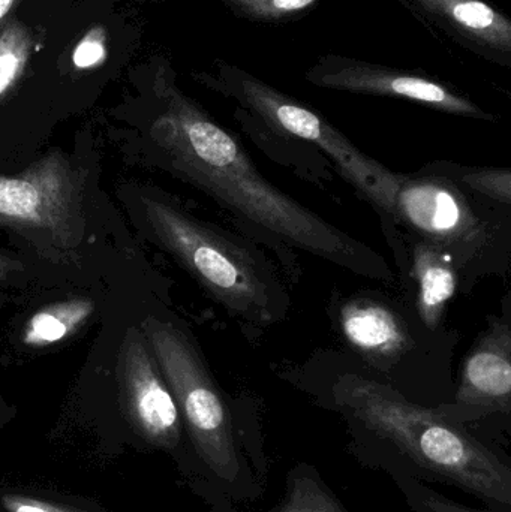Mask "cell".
Segmentation results:
<instances>
[{
	"label": "cell",
	"instance_id": "6da1fadb",
	"mask_svg": "<svg viewBox=\"0 0 511 512\" xmlns=\"http://www.w3.org/2000/svg\"><path fill=\"white\" fill-rule=\"evenodd\" d=\"M155 95L161 108L147 137L159 167L276 248L300 249L357 276L392 282L383 256L269 182L239 138L180 92L167 72L156 75Z\"/></svg>",
	"mask_w": 511,
	"mask_h": 512
},
{
	"label": "cell",
	"instance_id": "7a4b0ae2",
	"mask_svg": "<svg viewBox=\"0 0 511 512\" xmlns=\"http://www.w3.org/2000/svg\"><path fill=\"white\" fill-rule=\"evenodd\" d=\"M332 394L348 417L428 477L489 504L510 507V466L449 415L416 405L390 385L359 375L339 376Z\"/></svg>",
	"mask_w": 511,
	"mask_h": 512
},
{
	"label": "cell",
	"instance_id": "3957f363",
	"mask_svg": "<svg viewBox=\"0 0 511 512\" xmlns=\"http://www.w3.org/2000/svg\"><path fill=\"white\" fill-rule=\"evenodd\" d=\"M138 207L147 236L233 318L258 327L285 319L287 289L257 246L197 218L159 189L141 192Z\"/></svg>",
	"mask_w": 511,
	"mask_h": 512
},
{
	"label": "cell",
	"instance_id": "277c9868",
	"mask_svg": "<svg viewBox=\"0 0 511 512\" xmlns=\"http://www.w3.org/2000/svg\"><path fill=\"white\" fill-rule=\"evenodd\" d=\"M140 328L176 400L195 457L222 489L237 493L252 475L230 405L200 348L185 330L155 316L144 319Z\"/></svg>",
	"mask_w": 511,
	"mask_h": 512
},
{
	"label": "cell",
	"instance_id": "5b68a950",
	"mask_svg": "<svg viewBox=\"0 0 511 512\" xmlns=\"http://www.w3.org/2000/svg\"><path fill=\"white\" fill-rule=\"evenodd\" d=\"M198 81L275 134L309 144L326 155L381 215L392 218L396 173L363 153L314 108L224 60L215 63L213 72H201Z\"/></svg>",
	"mask_w": 511,
	"mask_h": 512
},
{
	"label": "cell",
	"instance_id": "8992f818",
	"mask_svg": "<svg viewBox=\"0 0 511 512\" xmlns=\"http://www.w3.org/2000/svg\"><path fill=\"white\" fill-rule=\"evenodd\" d=\"M0 228L26 237L44 254L74 255L86 233L84 180L68 156L51 152L21 173L0 174Z\"/></svg>",
	"mask_w": 511,
	"mask_h": 512
},
{
	"label": "cell",
	"instance_id": "52a82bcc",
	"mask_svg": "<svg viewBox=\"0 0 511 512\" xmlns=\"http://www.w3.org/2000/svg\"><path fill=\"white\" fill-rule=\"evenodd\" d=\"M392 219L452 256L456 264L473 258L488 233L458 185L432 174L396 173Z\"/></svg>",
	"mask_w": 511,
	"mask_h": 512
},
{
	"label": "cell",
	"instance_id": "ba28073f",
	"mask_svg": "<svg viewBox=\"0 0 511 512\" xmlns=\"http://www.w3.org/2000/svg\"><path fill=\"white\" fill-rule=\"evenodd\" d=\"M117 402L129 432L149 450L179 453L183 423L140 327L125 331L116 360Z\"/></svg>",
	"mask_w": 511,
	"mask_h": 512
},
{
	"label": "cell",
	"instance_id": "9c48e42d",
	"mask_svg": "<svg viewBox=\"0 0 511 512\" xmlns=\"http://www.w3.org/2000/svg\"><path fill=\"white\" fill-rule=\"evenodd\" d=\"M306 81L320 89L353 95L383 96L416 102L440 113L495 122L456 87L416 69L393 68L339 54H324L306 71Z\"/></svg>",
	"mask_w": 511,
	"mask_h": 512
},
{
	"label": "cell",
	"instance_id": "30bf717a",
	"mask_svg": "<svg viewBox=\"0 0 511 512\" xmlns=\"http://www.w3.org/2000/svg\"><path fill=\"white\" fill-rule=\"evenodd\" d=\"M461 48L511 68V20L491 0H395Z\"/></svg>",
	"mask_w": 511,
	"mask_h": 512
},
{
	"label": "cell",
	"instance_id": "8fae6325",
	"mask_svg": "<svg viewBox=\"0 0 511 512\" xmlns=\"http://www.w3.org/2000/svg\"><path fill=\"white\" fill-rule=\"evenodd\" d=\"M456 406L492 414L511 411V328L497 321L480 337L462 364Z\"/></svg>",
	"mask_w": 511,
	"mask_h": 512
},
{
	"label": "cell",
	"instance_id": "7c38bea8",
	"mask_svg": "<svg viewBox=\"0 0 511 512\" xmlns=\"http://www.w3.org/2000/svg\"><path fill=\"white\" fill-rule=\"evenodd\" d=\"M339 324L351 348L375 366L396 363L411 346L404 319L374 298L345 301L339 312Z\"/></svg>",
	"mask_w": 511,
	"mask_h": 512
},
{
	"label": "cell",
	"instance_id": "4fadbf2b",
	"mask_svg": "<svg viewBox=\"0 0 511 512\" xmlns=\"http://www.w3.org/2000/svg\"><path fill=\"white\" fill-rule=\"evenodd\" d=\"M413 274L417 285V312L425 327L435 330L456 292L455 261L446 252L420 240L413 249Z\"/></svg>",
	"mask_w": 511,
	"mask_h": 512
},
{
	"label": "cell",
	"instance_id": "5bb4252c",
	"mask_svg": "<svg viewBox=\"0 0 511 512\" xmlns=\"http://www.w3.org/2000/svg\"><path fill=\"white\" fill-rule=\"evenodd\" d=\"M95 301L86 297L68 298L42 307L30 316L21 333L27 348H47L71 339L95 315Z\"/></svg>",
	"mask_w": 511,
	"mask_h": 512
},
{
	"label": "cell",
	"instance_id": "9a60e30c",
	"mask_svg": "<svg viewBox=\"0 0 511 512\" xmlns=\"http://www.w3.org/2000/svg\"><path fill=\"white\" fill-rule=\"evenodd\" d=\"M212 512H242L230 498L218 499ZM263 512H350L311 465H297L288 472L285 495L272 510Z\"/></svg>",
	"mask_w": 511,
	"mask_h": 512
},
{
	"label": "cell",
	"instance_id": "2e32d148",
	"mask_svg": "<svg viewBox=\"0 0 511 512\" xmlns=\"http://www.w3.org/2000/svg\"><path fill=\"white\" fill-rule=\"evenodd\" d=\"M419 173L444 177L455 185L467 186L497 203L506 206L511 204V171L507 168H473L437 161L426 165Z\"/></svg>",
	"mask_w": 511,
	"mask_h": 512
},
{
	"label": "cell",
	"instance_id": "e0dca14e",
	"mask_svg": "<svg viewBox=\"0 0 511 512\" xmlns=\"http://www.w3.org/2000/svg\"><path fill=\"white\" fill-rule=\"evenodd\" d=\"M32 45L29 27L17 18H9L0 30V107L23 77Z\"/></svg>",
	"mask_w": 511,
	"mask_h": 512
},
{
	"label": "cell",
	"instance_id": "ac0fdd59",
	"mask_svg": "<svg viewBox=\"0 0 511 512\" xmlns=\"http://www.w3.org/2000/svg\"><path fill=\"white\" fill-rule=\"evenodd\" d=\"M0 512H108L84 499L65 498L50 490L0 487Z\"/></svg>",
	"mask_w": 511,
	"mask_h": 512
},
{
	"label": "cell",
	"instance_id": "d6986e66",
	"mask_svg": "<svg viewBox=\"0 0 511 512\" xmlns=\"http://www.w3.org/2000/svg\"><path fill=\"white\" fill-rule=\"evenodd\" d=\"M320 0H222L240 20L257 24H285L311 12Z\"/></svg>",
	"mask_w": 511,
	"mask_h": 512
},
{
	"label": "cell",
	"instance_id": "ffe728a7",
	"mask_svg": "<svg viewBox=\"0 0 511 512\" xmlns=\"http://www.w3.org/2000/svg\"><path fill=\"white\" fill-rule=\"evenodd\" d=\"M395 478L414 512H479L449 501L444 496L432 492L431 489H426L417 481L411 480L410 477L395 475Z\"/></svg>",
	"mask_w": 511,
	"mask_h": 512
},
{
	"label": "cell",
	"instance_id": "44dd1931",
	"mask_svg": "<svg viewBox=\"0 0 511 512\" xmlns=\"http://www.w3.org/2000/svg\"><path fill=\"white\" fill-rule=\"evenodd\" d=\"M107 57V33L102 27L90 29L81 38L72 53V62L75 68L89 69L101 65Z\"/></svg>",
	"mask_w": 511,
	"mask_h": 512
},
{
	"label": "cell",
	"instance_id": "7402d4cb",
	"mask_svg": "<svg viewBox=\"0 0 511 512\" xmlns=\"http://www.w3.org/2000/svg\"><path fill=\"white\" fill-rule=\"evenodd\" d=\"M23 268V262L18 261L17 258H12L6 252L0 251V286L8 283Z\"/></svg>",
	"mask_w": 511,
	"mask_h": 512
},
{
	"label": "cell",
	"instance_id": "603a6c76",
	"mask_svg": "<svg viewBox=\"0 0 511 512\" xmlns=\"http://www.w3.org/2000/svg\"><path fill=\"white\" fill-rule=\"evenodd\" d=\"M15 408H12L5 399H3L2 394H0V430L5 427L6 423L14 418Z\"/></svg>",
	"mask_w": 511,
	"mask_h": 512
},
{
	"label": "cell",
	"instance_id": "cb8c5ba5",
	"mask_svg": "<svg viewBox=\"0 0 511 512\" xmlns=\"http://www.w3.org/2000/svg\"><path fill=\"white\" fill-rule=\"evenodd\" d=\"M17 2L18 0H0V30L5 26L6 21L9 20L8 15L11 14Z\"/></svg>",
	"mask_w": 511,
	"mask_h": 512
}]
</instances>
